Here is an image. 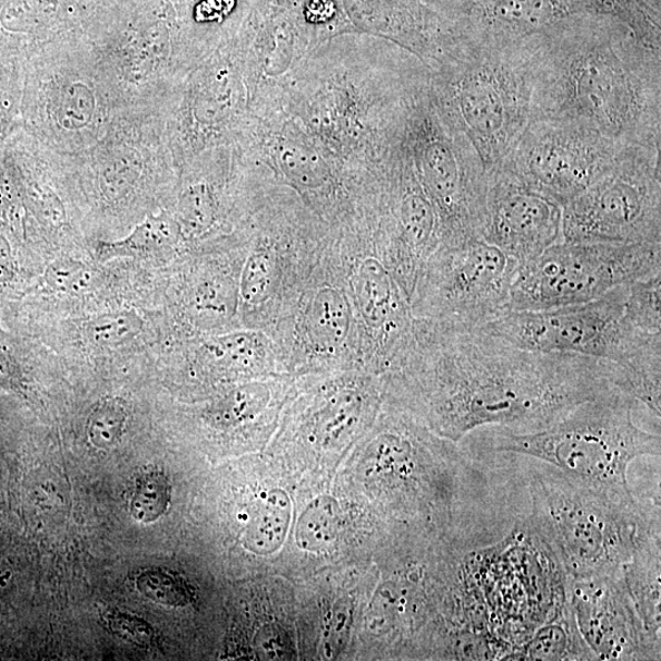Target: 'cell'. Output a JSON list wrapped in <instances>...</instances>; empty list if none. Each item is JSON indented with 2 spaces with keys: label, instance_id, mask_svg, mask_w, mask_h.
Instances as JSON below:
<instances>
[{
  "label": "cell",
  "instance_id": "1",
  "mask_svg": "<svg viewBox=\"0 0 661 661\" xmlns=\"http://www.w3.org/2000/svg\"><path fill=\"white\" fill-rule=\"evenodd\" d=\"M612 365L514 348L477 331L415 317L408 346L382 376L384 395L458 444L485 426L543 431L611 386Z\"/></svg>",
  "mask_w": 661,
  "mask_h": 661
},
{
  "label": "cell",
  "instance_id": "2",
  "mask_svg": "<svg viewBox=\"0 0 661 661\" xmlns=\"http://www.w3.org/2000/svg\"><path fill=\"white\" fill-rule=\"evenodd\" d=\"M566 20L526 40L531 120L572 122L621 146L661 149V53L634 32Z\"/></svg>",
  "mask_w": 661,
  "mask_h": 661
},
{
  "label": "cell",
  "instance_id": "3",
  "mask_svg": "<svg viewBox=\"0 0 661 661\" xmlns=\"http://www.w3.org/2000/svg\"><path fill=\"white\" fill-rule=\"evenodd\" d=\"M427 77L423 61L395 43L328 40L294 73L279 110L341 161L374 174Z\"/></svg>",
  "mask_w": 661,
  "mask_h": 661
},
{
  "label": "cell",
  "instance_id": "4",
  "mask_svg": "<svg viewBox=\"0 0 661 661\" xmlns=\"http://www.w3.org/2000/svg\"><path fill=\"white\" fill-rule=\"evenodd\" d=\"M504 345L614 366L612 387L661 415V289L655 282L545 310L504 312L475 328Z\"/></svg>",
  "mask_w": 661,
  "mask_h": 661
},
{
  "label": "cell",
  "instance_id": "5",
  "mask_svg": "<svg viewBox=\"0 0 661 661\" xmlns=\"http://www.w3.org/2000/svg\"><path fill=\"white\" fill-rule=\"evenodd\" d=\"M353 450L373 510L392 529L456 539L461 496L472 481V465L456 443L384 398Z\"/></svg>",
  "mask_w": 661,
  "mask_h": 661
},
{
  "label": "cell",
  "instance_id": "6",
  "mask_svg": "<svg viewBox=\"0 0 661 661\" xmlns=\"http://www.w3.org/2000/svg\"><path fill=\"white\" fill-rule=\"evenodd\" d=\"M425 67L440 114L468 139L485 170L504 162L531 121L526 41L500 45L452 33Z\"/></svg>",
  "mask_w": 661,
  "mask_h": 661
},
{
  "label": "cell",
  "instance_id": "7",
  "mask_svg": "<svg viewBox=\"0 0 661 661\" xmlns=\"http://www.w3.org/2000/svg\"><path fill=\"white\" fill-rule=\"evenodd\" d=\"M531 525L566 581L616 573L660 534V506L608 492L549 467L531 477Z\"/></svg>",
  "mask_w": 661,
  "mask_h": 661
},
{
  "label": "cell",
  "instance_id": "8",
  "mask_svg": "<svg viewBox=\"0 0 661 661\" xmlns=\"http://www.w3.org/2000/svg\"><path fill=\"white\" fill-rule=\"evenodd\" d=\"M251 214L239 277L244 328L272 336L313 268L331 229L296 194L251 171Z\"/></svg>",
  "mask_w": 661,
  "mask_h": 661
},
{
  "label": "cell",
  "instance_id": "9",
  "mask_svg": "<svg viewBox=\"0 0 661 661\" xmlns=\"http://www.w3.org/2000/svg\"><path fill=\"white\" fill-rule=\"evenodd\" d=\"M634 402L609 387L543 431L520 434L504 428L492 437V450L545 462L586 485L632 494L630 464L645 456L660 458L661 453L660 434L634 424Z\"/></svg>",
  "mask_w": 661,
  "mask_h": 661
},
{
  "label": "cell",
  "instance_id": "10",
  "mask_svg": "<svg viewBox=\"0 0 661 661\" xmlns=\"http://www.w3.org/2000/svg\"><path fill=\"white\" fill-rule=\"evenodd\" d=\"M239 144L257 176L296 194L331 230L347 224L376 194V174L341 161L284 110L251 115Z\"/></svg>",
  "mask_w": 661,
  "mask_h": 661
},
{
  "label": "cell",
  "instance_id": "11",
  "mask_svg": "<svg viewBox=\"0 0 661 661\" xmlns=\"http://www.w3.org/2000/svg\"><path fill=\"white\" fill-rule=\"evenodd\" d=\"M384 398L382 376L364 371L297 376L269 452L292 467H331L369 432Z\"/></svg>",
  "mask_w": 661,
  "mask_h": 661
},
{
  "label": "cell",
  "instance_id": "12",
  "mask_svg": "<svg viewBox=\"0 0 661 661\" xmlns=\"http://www.w3.org/2000/svg\"><path fill=\"white\" fill-rule=\"evenodd\" d=\"M343 278L357 315L362 371L387 374L411 341L415 317L388 257L376 199L333 230Z\"/></svg>",
  "mask_w": 661,
  "mask_h": 661
},
{
  "label": "cell",
  "instance_id": "13",
  "mask_svg": "<svg viewBox=\"0 0 661 661\" xmlns=\"http://www.w3.org/2000/svg\"><path fill=\"white\" fill-rule=\"evenodd\" d=\"M402 138L437 214L440 245L483 239L486 170L468 139L440 114L428 77L410 100Z\"/></svg>",
  "mask_w": 661,
  "mask_h": 661
},
{
  "label": "cell",
  "instance_id": "14",
  "mask_svg": "<svg viewBox=\"0 0 661 661\" xmlns=\"http://www.w3.org/2000/svg\"><path fill=\"white\" fill-rule=\"evenodd\" d=\"M661 275V243L560 241L520 266L505 312L545 310L602 298Z\"/></svg>",
  "mask_w": 661,
  "mask_h": 661
},
{
  "label": "cell",
  "instance_id": "15",
  "mask_svg": "<svg viewBox=\"0 0 661 661\" xmlns=\"http://www.w3.org/2000/svg\"><path fill=\"white\" fill-rule=\"evenodd\" d=\"M272 338L288 374L362 371L357 315L342 275L333 230Z\"/></svg>",
  "mask_w": 661,
  "mask_h": 661
},
{
  "label": "cell",
  "instance_id": "16",
  "mask_svg": "<svg viewBox=\"0 0 661 661\" xmlns=\"http://www.w3.org/2000/svg\"><path fill=\"white\" fill-rule=\"evenodd\" d=\"M660 152L624 146L602 177L562 206V241L661 243Z\"/></svg>",
  "mask_w": 661,
  "mask_h": 661
},
{
  "label": "cell",
  "instance_id": "17",
  "mask_svg": "<svg viewBox=\"0 0 661 661\" xmlns=\"http://www.w3.org/2000/svg\"><path fill=\"white\" fill-rule=\"evenodd\" d=\"M520 264L484 239L440 247L421 268L414 317L474 329L505 312Z\"/></svg>",
  "mask_w": 661,
  "mask_h": 661
},
{
  "label": "cell",
  "instance_id": "18",
  "mask_svg": "<svg viewBox=\"0 0 661 661\" xmlns=\"http://www.w3.org/2000/svg\"><path fill=\"white\" fill-rule=\"evenodd\" d=\"M623 147L572 122L531 120L501 164L563 206L602 177Z\"/></svg>",
  "mask_w": 661,
  "mask_h": 661
},
{
  "label": "cell",
  "instance_id": "19",
  "mask_svg": "<svg viewBox=\"0 0 661 661\" xmlns=\"http://www.w3.org/2000/svg\"><path fill=\"white\" fill-rule=\"evenodd\" d=\"M566 592L582 639L596 660H660L661 642L644 629L622 571L569 581Z\"/></svg>",
  "mask_w": 661,
  "mask_h": 661
},
{
  "label": "cell",
  "instance_id": "20",
  "mask_svg": "<svg viewBox=\"0 0 661 661\" xmlns=\"http://www.w3.org/2000/svg\"><path fill=\"white\" fill-rule=\"evenodd\" d=\"M483 239L520 265L562 241V206L526 186L504 164L486 171Z\"/></svg>",
  "mask_w": 661,
  "mask_h": 661
},
{
  "label": "cell",
  "instance_id": "21",
  "mask_svg": "<svg viewBox=\"0 0 661 661\" xmlns=\"http://www.w3.org/2000/svg\"><path fill=\"white\" fill-rule=\"evenodd\" d=\"M245 238L228 259L196 268L188 279L184 290V309L188 323L203 333L219 334L243 328L239 277Z\"/></svg>",
  "mask_w": 661,
  "mask_h": 661
},
{
  "label": "cell",
  "instance_id": "22",
  "mask_svg": "<svg viewBox=\"0 0 661 661\" xmlns=\"http://www.w3.org/2000/svg\"><path fill=\"white\" fill-rule=\"evenodd\" d=\"M473 28L453 31L465 39L520 43L573 16L568 0H480Z\"/></svg>",
  "mask_w": 661,
  "mask_h": 661
},
{
  "label": "cell",
  "instance_id": "23",
  "mask_svg": "<svg viewBox=\"0 0 661 661\" xmlns=\"http://www.w3.org/2000/svg\"><path fill=\"white\" fill-rule=\"evenodd\" d=\"M661 536L649 537L622 566V578L644 629L661 642Z\"/></svg>",
  "mask_w": 661,
  "mask_h": 661
},
{
  "label": "cell",
  "instance_id": "24",
  "mask_svg": "<svg viewBox=\"0 0 661 661\" xmlns=\"http://www.w3.org/2000/svg\"><path fill=\"white\" fill-rule=\"evenodd\" d=\"M505 660H596L575 623L569 600L559 616L530 640L513 647Z\"/></svg>",
  "mask_w": 661,
  "mask_h": 661
},
{
  "label": "cell",
  "instance_id": "25",
  "mask_svg": "<svg viewBox=\"0 0 661 661\" xmlns=\"http://www.w3.org/2000/svg\"><path fill=\"white\" fill-rule=\"evenodd\" d=\"M224 204L210 180H193L178 198L176 220L184 241H200L214 235L223 219Z\"/></svg>",
  "mask_w": 661,
  "mask_h": 661
},
{
  "label": "cell",
  "instance_id": "26",
  "mask_svg": "<svg viewBox=\"0 0 661 661\" xmlns=\"http://www.w3.org/2000/svg\"><path fill=\"white\" fill-rule=\"evenodd\" d=\"M184 241L175 217L166 214L144 220L125 239L97 244L96 255L106 263L117 257H142L176 250Z\"/></svg>",
  "mask_w": 661,
  "mask_h": 661
},
{
  "label": "cell",
  "instance_id": "27",
  "mask_svg": "<svg viewBox=\"0 0 661 661\" xmlns=\"http://www.w3.org/2000/svg\"><path fill=\"white\" fill-rule=\"evenodd\" d=\"M144 320L137 313L121 310L91 318L86 333L96 345L118 346L139 335Z\"/></svg>",
  "mask_w": 661,
  "mask_h": 661
},
{
  "label": "cell",
  "instance_id": "28",
  "mask_svg": "<svg viewBox=\"0 0 661 661\" xmlns=\"http://www.w3.org/2000/svg\"><path fill=\"white\" fill-rule=\"evenodd\" d=\"M170 502V487L161 473L140 477L131 499V516L142 523L157 521L165 514Z\"/></svg>",
  "mask_w": 661,
  "mask_h": 661
},
{
  "label": "cell",
  "instance_id": "29",
  "mask_svg": "<svg viewBox=\"0 0 661 661\" xmlns=\"http://www.w3.org/2000/svg\"><path fill=\"white\" fill-rule=\"evenodd\" d=\"M126 423L125 403L116 398L102 401L93 410L88 422L90 443L100 450L114 447L125 432Z\"/></svg>",
  "mask_w": 661,
  "mask_h": 661
},
{
  "label": "cell",
  "instance_id": "30",
  "mask_svg": "<svg viewBox=\"0 0 661 661\" xmlns=\"http://www.w3.org/2000/svg\"><path fill=\"white\" fill-rule=\"evenodd\" d=\"M45 278L55 290L78 296L93 287L96 273L82 262L60 257L47 267Z\"/></svg>",
  "mask_w": 661,
  "mask_h": 661
},
{
  "label": "cell",
  "instance_id": "31",
  "mask_svg": "<svg viewBox=\"0 0 661 661\" xmlns=\"http://www.w3.org/2000/svg\"><path fill=\"white\" fill-rule=\"evenodd\" d=\"M139 592L152 602L166 606L181 608L191 602L190 592L182 581L165 571L149 570L139 575Z\"/></svg>",
  "mask_w": 661,
  "mask_h": 661
},
{
  "label": "cell",
  "instance_id": "32",
  "mask_svg": "<svg viewBox=\"0 0 661 661\" xmlns=\"http://www.w3.org/2000/svg\"><path fill=\"white\" fill-rule=\"evenodd\" d=\"M95 112V97L88 86L73 83L61 95L58 109L60 126L78 130L88 126Z\"/></svg>",
  "mask_w": 661,
  "mask_h": 661
},
{
  "label": "cell",
  "instance_id": "33",
  "mask_svg": "<svg viewBox=\"0 0 661 661\" xmlns=\"http://www.w3.org/2000/svg\"><path fill=\"white\" fill-rule=\"evenodd\" d=\"M107 621L110 630L122 640L139 645H151L154 642V630L142 620L112 612Z\"/></svg>",
  "mask_w": 661,
  "mask_h": 661
},
{
  "label": "cell",
  "instance_id": "34",
  "mask_svg": "<svg viewBox=\"0 0 661 661\" xmlns=\"http://www.w3.org/2000/svg\"><path fill=\"white\" fill-rule=\"evenodd\" d=\"M14 273L11 248L4 236L0 235V286L7 284Z\"/></svg>",
  "mask_w": 661,
  "mask_h": 661
},
{
  "label": "cell",
  "instance_id": "35",
  "mask_svg": "<svg viewBox=\"0 0 661 661\" xmlns=\"http://www.w3.org/2000/svg\"><path fill=\"white\" fill-rule=\"evenodd\" d=\"M14 367H12L7 352L0 347V386L10 387L14 384Z\"/></svg>",
  "mask_w": 661,
  "mask_h": 661
}]
</instances>
